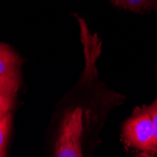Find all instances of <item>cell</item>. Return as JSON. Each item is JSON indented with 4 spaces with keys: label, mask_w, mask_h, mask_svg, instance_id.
I'll use <instances>...</instances> for the list:
<instances>
[{
    "label": "cell",
    "mask_w": 157,
    "mask_h": 157,
    "mask_svg": "<svg viewBox=\"0 0 157 157\" xmlns=\"http://www.w3.org/2000/svg\"><path fill=\"white\" fill-rule=\"evenodd\" d=\"M154 128V154H157V98L155 101L148 106Z\"/></svg>",
    "instance_id": "52a82bcc"
},
{
    "label": "cell",
    "mask_w": 157,
    "mask_h": 157,
    "mask_svg": "<svg viewBox=\"0 0 157 157\" xmlns=\"http://www.w3.org/2000/svg\"><path fill=\"white\" fill-rule=\"evenodd\" d=\"M113 5L134 12L157 10V0H110Z\"/></svg>",
    "instance_id": "277c9868"
},
{
    "label": "cell",
    "mask_w": 157,
    "mask_h": 157,
    "mask_svg": "<svg viewBox=\"0 0 157 157\" xmlns=\"http://www.w3.org/2000/svg\"><path fill=\"white\" fill-rule=\"evenodd\" d=\"M22 60L10 46L0 44V90L15 96L20 86Z\"/></svg>",
    "instance_id": "3957f363"
},
{
    "label": "cell",
    "mask_w": 157,
    "mask_h": 157,
    "mask_svg": "<svg viewBox=\"0 0 157 157\" xmlns=\"http://www.w3.org/2000/svg\"><path fill=\"white\" fill-rule=\"evenodd\" d=\"M122 140L129 148L154 152V128L148 106L136 107L124 122Z\"/></svg>",
    "instance_id": "6da1fadb"
},
{
    "label": "cell",
    "mask_w": 157,
    "mask_h": 157,
    "mask_svg": "<svg viewBox=\"0 0 157 157\" xmlns=\"http://www.w3.org/2000/svg\"><path fill=\"white\" fill-rule=\"evenodd\" d=\"M83 111L81 107L71 110L63 118L56 145L55 157H83L81 136Z\"/></svg>",
    "instance_id": "7a4b0ae2"
},
{
    "label": "cell",
    "mask_w": 157,
    "mask_h": 157,
    "mask_svg": "<svg viewBox=\"0 0 157 157\" xmlns=\"http://www.w3.org/2000/svg\"><path fill=\"white\" fill-rule=\"evenodd\" d=\"M14 96L0 90V121L7 117L13 105Z\"/></svg>",
    "instance_id": "8992f818"
},
{
    "label": "cell",
    "mask_w": 157,
    "mask_h": 157,
    "mask_svg": "<svg viewBox=\"0 0 157 157\" xmlns=\"http://www.w3.org/2000/svg\"><path fill=\"white\" fill-rule=\"evenodd\" d=\"M10 114L0 121V157H5L8 137L10 129L11 118Z\"/></svg>",
    "instance_id": "5b68a950"
},
{
    "label": "cell",
    "mask_w": 157,
    "mask_h": 157,
    "mask_svg": "<svg viewBox=\"0 0 157 157\" xmlns=\"http://www.w3.org/2000/svg\"><path fill=\"white\" fill-rule=\"evenodd\" d=\"M134 157H155L153 154H151V152H148V151H142L140 153H138L137 155L134 156Z\"/></svg>",
    "instance_id": "ba28073f"
}]
</instances>
